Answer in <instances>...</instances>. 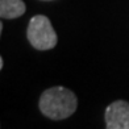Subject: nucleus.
Returning a JSON list of instances; mask_svg holds the SVG:
<instances>
[{"label":"nucleus","instance_id":"nucleus-1","mask_svg":"<svg viewBox=\"0 0 129 129\" xmlns=\"http://www.w3.org/2000/svg\"><path fill=\"white\" fill-rule=\"evenodd\" d=\"M40 111L51 120H63L71 116L78 107L75 93L64 87H51L42 92L40 98Z\"/></svg>","mask_w":129,"mask_h":129},{"label":"nucleus","instance_id":"nucleus-2","mask_svg":"<svg viewBox=\"0 0 129 129\" xmlns=\"http://www.w3.org/2000/svg\"><path fill=\"white\" fill-rule=\"evenodd\" d=\"M26 37L37 50H50L57 45V33L50 20L44 15L33 16L26 29Z\"/></svg>","mask_w":129,"mask_h":129},{"label":"nucleus","instance_id":"nucleus-3","mask_svg":"<svg viewBox=\"0 0 129 129\" xmlns=\"http://www.w3.org/2000/svg\"><path fill=\"white\" fill-rule=\"evenodd\" d=\"M105 129H129V103L116 100L105 108Z\"/></svg>","mask_w":129,"mask_h":129},{"label":"nucleus","instance_id":"nucleus-4","mask_svg":"<svg viewBox=\"0 0 129 129\" xmlns=\"http://www.w3.org/2000/svg\"><path fill=\"white\" fill-rule=\"evenodd\" d=\"M25 4L22 0H0V16L2 19H17L25 13Z\"/></svg>","mask_w":129,"mask_h":129},{"label":"nucleus","instance_id":"nucleus-5","mask_svg":"<svg viewBox=\"0 0 129 129\" xmlns=\"http://www.w3.org/2000/svg\"><path fill=\"white\" fill-rule=\"evenodd\" d=\"M3 67H4V59L0 58V69H3Z\"/></svg>","mask_w":129,"mask_h":129},{"label":"nucleus","instance_id":"nucleus-6","mask_svg":"<svg viewBox=\"0 0 129 129\" xmlns=\"http://www.w3.org/2000/svg\"><path fill=\"white\" fill-rule=\"evenodd\" d=\"M44 2H50V0H44Z\"/></svg>","mask_w":129,"mask_h":129}]
</instances>
